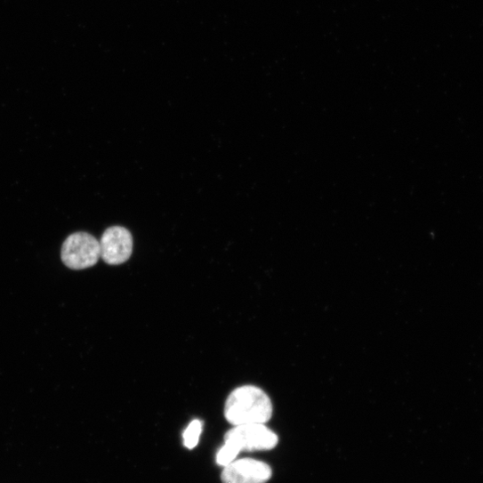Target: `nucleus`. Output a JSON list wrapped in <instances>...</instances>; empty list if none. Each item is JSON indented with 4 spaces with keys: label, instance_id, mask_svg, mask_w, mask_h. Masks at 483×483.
Segmentation results:
<instances>
[{
    "label": "nucleus",
    "instance_id": "obj_2",
    "mask_svg": "<svg viewBox=\"0 0 483 483\" xmlns=\"http://www.w3.org/2000/svg\"><path fill=\"white\" fill-rule=\"evenodd\" d=\"M61 258L69 269L78 270L91 268L101 258L100 242L88 233H75L64 242Z\"/></svg>",
    "mask_w": 483,
    "mask_h": 483
},
{
    "label": "nucleus",
    "instance_id": "obj_4",
    "mask_svg": "<svg viewBox=\"0 0 483 483\" xmlns=\"http://www.w3.org/2000/svg\"><path fill=\"white\" fill-rule=\"evenodd\" d=\"M272 476L270 466L253 458L236 459L225 466L221 473L223 483H266Z\"/></svg>",
    "mask_w": 483,
    "mask_h": 483
},
{
    "label": "nucleus",
    "instance_id": "obj_6",
    "mask_svg": "<svg viewBox=\"0 0 483 483\" xmlns=\"http://www.w3.org/2000/svg\"><path fill=\"white\" fill-rule=\"evenodd\" d=\"M203 431V422L194 420L185 430L183 434L184 445L189 449L195 448L200 440Z\"/></svg>",
    "mask_w": 483,
    "mask_h": 483
},
{
    "label": "nucleus",
    "instance_id": "obj_3",
    "mask_svg": "<svg viewBox=\"0 0 483 483\" xmlns=\"http://www.w3.org/2000/svg\"><path fill=\"white\" fill-rule=\"evenodd\" d=\"M224 441L242 451H264L275 448L278 435L265 424L252 423L234 426L224 437Z\"/></svg>",
    "mask_w": 483,
    "mask_h": 483
},
{
    "label": "nucleus",
    "instance_id": "obj_7",
    "mask_svg": "<svg viewBox=\"0 0 483 483\" xmlns=\"http://www.w3.org/2000/svg\"><path fill=\"white\" fill-rule=\"evenodd\" d=\"M240 452L231 444L224 443V446L219 450L216 455V462L221 466H227L235 461Z\"/></svg>",
    "mask_w": 483,
    "mask_h": 483
},
{
    "label": "nucleus",
    "instance_id": "obj_5",
    "mask_svg": "<svg viewBox=\"0 0 483 483\" xmlns=\"http://www.w3.org/2000/svg\"><path fill=\"white\" fill-rule=\"evenodd\" d=\"M133 244L132 235L126 229L111 227L101 237V257L109 265L122 264L131 257Z\"/></svg>",
    "mask_w": 483,
    "mask_h": 483
},
{
    "label": "nucleus",
    "instance_id": "obj_1",
    "mask_svg": "<svg viewBox=\"0 0 483 483\" xmlns=\"http://www.w3.org/2000/svg\"><path fill=\"white\" fill-rule=\"evenodd\" d=\"M273 415L270 397L255 386H242L232 391L225 403L224 415L232 425L265 424Z\"/></svg>",
    "mask_w": 483,
    "mask_h": 483
}]
</instances>
